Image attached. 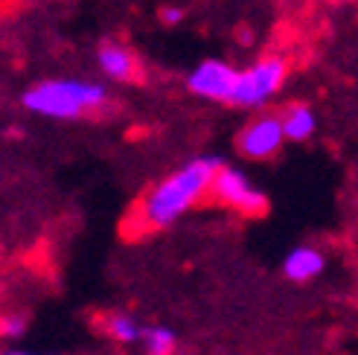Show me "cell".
Wrapping results in <instances>:
<instances>
[{"label":"cell","mask_w":358,"mask_h":355,"mask_svg":"<svg viewBox=\"0 0 358 355\" xmlns=\"http://www.w3.org/2000/svg\"><path fill=\"white\" fill-rule=\"evenodd\" d=\"M222 164H224L222 157L201 154L187 161L184 166H178L175 172H169L164 181H157L140 204L137 219L143 230H166L184 212H189L210 192L213 178H216Z\"/></svg>","instance_id":"6da1fadb"},{"label":"cell","mask_w":358,"mask_h":355,"mask_svg":"<svg viewBox=\"0 0 358 355\" xmlns=\"http://www.w3.org/2000/svg\"><path fill=\"white\" fill-rule=\"evenodd\" d=\"M239 67H234L224 59H204L187 73V91L207 102H222L230 105L236 91Z\"/></svg>","instance_id":"8992f818"},{"label":"cell","mask_w":358,"mask_h":355,"mask_svg":"<svg viewBox=\"0 0 358 355\" xmlns=\"http://www.w3.org/2000/svg\"><path fill=\"white\" fill-rule=\"evenodd\" d=\"M102 332L117 344H137L143 338V326L129 312H111L102 317Z\"/></svg>","instance_id":"30bf717a"},{"label":"cell","mask_w":358,"mask_h":355,"mask_svg":"<svg viewBox=\"0 0 358 355\" xmlns=\"http://www.w3.org/2000/svg\"><path fill=\"white\" fill-rule=\"evenodd\" d=\"M210 195L219 204H224L230 210H239L245 216H262L268 210V195L250 181L239 166H230V164L219 166L216 178H213Z\"/></svg>","instance_id":"277c9868"},{"label":"cell","mask_w":358,"mask_h":355,"mask_svg":"<svg viewBox=\"0 0 358 355\" xmlns=\"http://www.w3.org/2000/svg\"><path fill=\"white\" fill-rule=\"evenodd\" d=\"M280 119H282L285 140H292V143H306L317 131V114L309 102H289L280 111Z\"/></svg>","instance_id":"9c48e42d"},{"label":"cell","mask_w":358,"mask_h":355,"mask_svg":"<svg viewBox=\"0 0 358 355\" xmlns=\"http://www.w3.org/2000/svg\"><path fill=\"white\" fill-rule=\"evenodd\" d=\"M96 67L105 79L117 85H129L140 76V61L134 50L125 47L122 41H102L96 47Z\"/></svg>","instance_id":"52a82bcc"},{"label":"cell","mask_w":358,"mask_h":355,"mask_svg":"<svg viewBox=\"0 0 358 355\" xmlns=\"http://www.w3.org/2000/svg\"><path fill=\"white\" fill-rule=\"evenodd\" d=\"M285 143L280 111H259L250 117L236 134V149L248 161H268L274 157Z\"/></svg>","instance_id":"5b68a950"},{"label":"cell","mask_w":358,"mask_h":355,"mask_svg":"<svg viewBox=\"0 0 358 355\" xmlns=\"http://www.w3.org/2000/svg\"><path fill=\"white\" fill-rule=\"evenodd\" d=\"M29 326V317L21 314V312H15V314H6L3 321H0V338H9V341H17L21 335L27 332Z\"/></svg>","instance_id":"7c38bea8"},{"label":"cell","mask_w":358,"mask_h":355,"mask_svg":"<svg viewBox=\"0 0 358 355\" xmlns=\"http://www.w3.org/2000/svg\"><path fill=\"white\" fill-rule=\"evenodd\" d=\"M146 355H175L178 352V335L169 326H146L140 338Z\"/></svg>","instance_id":"8fae6325"},{"label":"cell","mask_w":358,"mask_h":355,"mask_svg":"<svg viewBox=\"0 0 358 355\" xmlns=\"http://www.w3.org/2000/svg\"><path fill=\"white\" fill-rule=\"evenodd\" d=\"M285 79H289V61H285V56H277V52L262 56L254 64L239 70L236 91H234L230 105L234 108H245V111H262L282 91Z\"/></svg>","instance_id":"3957f363"},{"label":"cell","mask_w":358,"mask_h":355,"mask_svg":"<svg viewBox=\"0 0 358 355\" xmlns=\"http://www.w3.org/2000/svg\"><path fill=\"white\" fill-rule=\"evenodd\" d=\"M324 271H327V254L317 251L312 245H300L294 251H289V256L282 259V277L297 282V286L317 280Z\"/></svg>","instance_id":"ba28073f"},{"label":"cell","mask_w":358,"mask_h":355,"mask_svg":"<svg viewBox=\"0 0 358 355\" xmlns=\"http://www.w3.org/2000/svg\"><path fill=\"white\" fill-rule=\"evenodd\" d=\"M111 102V91L105 82L85 76H52L29 85L21 94V105L41 119L73 122L102 111Z\"/></svg>","instance_id":"7a4b0ae2"},{"label":"cell","mask_w":358,"mask_h":355,"mask_svg":"<svg viewBox=\"0 0 358 355\" xmlns=\"http://www.w3.org/2000/svg\"><path fill=\"white\" fill-rule=\"evenodd\" d=\"M160 21H164L166 27H181L187 21V9L181 3H169V6L160 9Z\"/></svg>","instance_id":"4fadbf2b"},{"label":"cell","mask_w":358,"mask_h":355,"mask_svg":"<svg viewBox=\"0 0 358 355\" xmlns=\"http://www.w3.org/2000/svg\"><path fill=\"white\" fill-rule=\"evenodd\" d=\"M324 3H332V6H347V3H358V0H324Z\"/></svg>","instance_id":"9a60e30c"},{"label":"cell","mask_w":358,"mask_h":355,"mask_svg":"<svg viewBox=\"0 0 358 355\" xmlns=\"http://www.w3.org/2000/svg\"><path fill=\"white\" fill-rule=\"evenodd\" d=\"M0 355H38V352H29V349H0Z\"/></svg>","instance_id":"5bb4252c"}]
</instances>
